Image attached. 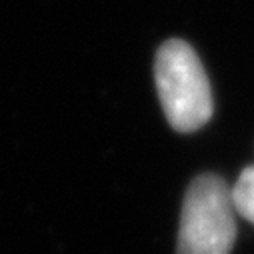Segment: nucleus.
<instances>
[{
	"label": "nucleus",
	"mask_w": 254,
	"mask_h": 254,
	"mask_svg": "<svg viewBox=\"0 0 254 254\" xmlns=\"http://www.w3.org/2000/svg\"><path fill=\"white\" fill-rule=\"evenodd\" d=\"M154 82L164 116L176 132H194L212 118L210 80L188 42L172 38L158 46Z\"/></svg>",
	"instance_id": "f257e3e1"
},
{
	"label": "nucleus",
	"mask_w": 254,
	"mask_h": 254,
	"mask_svg": "<svg viewBox=\"0 0 254 254\" xmlns=\"http://www.w3.org/2000/svg\"><path fill=\"white\" fill-rule=\"evenodd\" d=\"M234 240L232 188L216 174L196 176L182 200L176 254H230Z\"/></svg>",
	"instance_id": "f03ea898"
},
{
	"label": "nucleus",
	"mask_w": 254,
	"mask_h": 254,
	"mask_svg": "<svg viewBox=\"0 0 254 254\" xmlns=\"http://www.w3.org/2000/svg\"><path fill=\"white\" fill-rule=\"evenodd\" d=\"M232 202L236 214L254 224V166H248L240 172L232 188Z\"/></svg>",
	"instance_id": "7ed1b4c3"
}]
</instances>
